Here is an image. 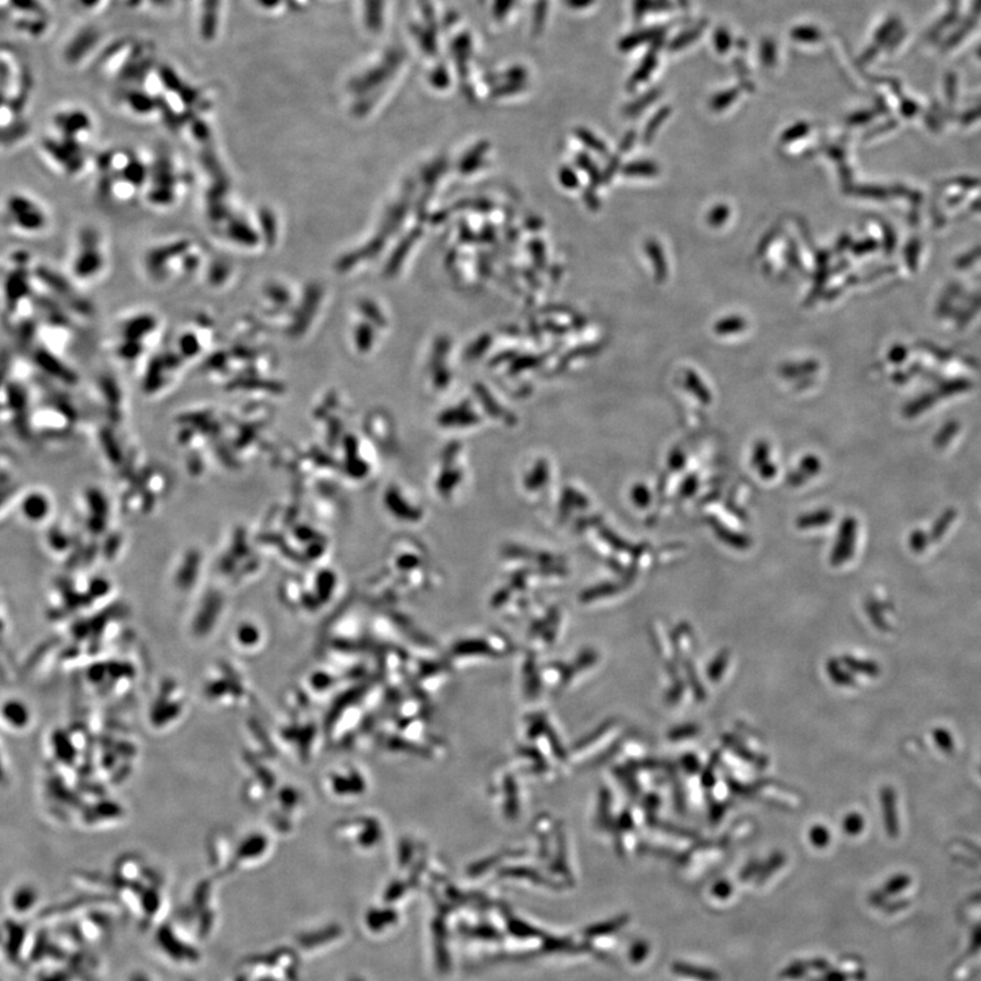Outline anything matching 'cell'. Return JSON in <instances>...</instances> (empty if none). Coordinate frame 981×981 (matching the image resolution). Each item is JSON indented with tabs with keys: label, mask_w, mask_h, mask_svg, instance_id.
Here are the masks:
<instances>
[{
	"label": "cell",
	"mask_w": 981,
	"mask_h": 981,
	"mask_svg": "<svg viewBox=\"0 0 981 981\" xmlns=\"http://www.w3.org/2000/svg\"><path fill=\"white\" fill-rule=\"evenodd\" d=\"M103 239L90 227L80 228L67 258L66 274L75 284H85L100 276L104 267Z\"/></svg>",
	"instance_id": "3"
},
{
	"label": "cell",
	"mask_w": 981,
	"mask_h": 981,
	"mask_svg": "<svg viewBox=\"0 0 981 981\" xmlns=\"http://www.w3.org/2000/svg\"><path fill=\"white\" fill-rule=\"evenodd\" d=\"M474 935L482 936L484 939H498L499 938V933L494 930L492 926H477L474 930L471 931Z\"/></svg>",
	"instance_id": "27"
},
{
	"label": "cell",
	"mask_w": 981,
	"mask_h": 981,
	"mask_svg": "<svg viewBox=\"0 0 981 981\" xmlns=\"http://www.w3.org/2000/svg\"><path fill=\"white\" fill-rule=\"evenodd\" d=\"M666 32L664 28H656V29L643 30V32L635 33V35L629 36L623 41V49H633L635 46H641L646 41L658 40V38H663V33Z\"/></svg>",
	"instance_id": "12"
},
{
	"label": "cell",
	"mask_w": 981,
	"mask_h": 981,
	"mask_svg": "<svg viewBox=\"0 0 981 981\" xmlns=\"http://www.w3.org/2000/svg\"><path fill=\"white\" fill-rule=\"evenodd\" d=\"M651 7L658 12H668L672 9L671 0H654L651 2Z\"/></svg>",
	"instance_id": "31"
},
{
	"label": "cell",
	"mask_w": 981,
	"mask_h": 981,
	"mask_svg": "<svg viewBox=\"0 0 981 981\" xmlns=\"http://www.w3.org/2000/svg\"><path fill=\"white\" fill-rule=\"evenodd\" d=\"M809 131V124L804 123V122H801V123L795 124V126H792L791 127V129L786 130V131L784 132L781 141H783L784 144H785V142L786 144H789V142H792L795 141V139L801 138V137H804V135H806Z\"/></svg>",
	"instance_id": "23"
},
{
	"label": "cell",
	"mask_w": 981,
	"mask_h": 981,
	"mask_svg": "<svg viewBox=\"0 0 981 981\" xmlns=\"http://www.w3.org/2000/svg\"><path fill=\"white\" fill-rule=\"evenodd\" d=\"M559 179L560 183H562L563 186L567 187V189H575V187L580 184V179L575 175L574 171L570 170V168H563V170L560 171Z\"/></svg>",
	"instance_id": "26"
},
{
	"label": "cell",
	"mask_w": 981,
	"mask_h": 981,
	"mask_svg": "<svg viewBox=\"0 0 981 981\" xmlns=\"http://www.w3.org/2000/svg\"><path fill=\"white\" fill-rule=\"evenodd\" d=\"M677 4H679V7H682V9L683 10L689 9L690 0H677Z\"/></svg>",
	"instance_id": "33"
},
{
	"label": "cell",
	"mask_w": 981,
	"mask_h": 981,
	"mask_svg": "<svg viewBox=\"0 0 981 981\" xmlns=\"http://www.w3.org/2000/svg\"><path fill=\"white\" fill-rule=\"evenodd\" d=\"M508 931H510L513 935L518 936V938H528V936H536L537 934H539L534 928H532V926L516 920L508 921Z\"/></svg>",
	"instance_id": "24"
},
{
	"label": "cell",
	"mask_w": 981,
	"mask_h": 981,
	"mask_svg": "<svg viewBox=\"0 0 981 981\" xmlns=\"http://www.w3.org/2000/svg\"><path fill=\"white\" fill-rule=\"evenodd\" d=\"M791 38L801 43H818L822 38V33L814 26H799L792 29Z\"/></svg>",
	"instance_id": "14"
},
{
	"label": "cell",
	"mask_w": 981,
	"mask_h": 981,
	"mask_svg": "<svg viewBox=\"0 0 981 981\" xmlns=\"http://www.w3.org/2000/svg\"><path fill=\"white\" fill-rule=\"evenodd\" d=\"M651 9V0H635L634 12L635 18L641 20L645 17L646 13Z\"/></svg>",
	"instance_id": "29"
},
{
	"label": "cell",
	"mask_w": 981,
	"mask_h": 981,
	"mask_svg": "<svg viewBox=\"0 0 981 981\" xmlns=\"http://www.w3.org/2000/svg\"><path fill=\"white\" fill-rule=\"evenodd\" d=\"M0 723L13 732H25L33 723V712L25 700L17 697L0 703Z\"/></svg>",
	"instance_id": "5"
},
{
	"label": "cell",
	"mask_w": 981,
	"mask_h": 981,
	"mask_svg": "<svg viewBox=\"0 0 981 981\" xmlns=\"http://www.w3.org/2000/svg\"><path fill=\"white\" fill-rule=\"evenodd\" d=\"M15 510L18 511L21 520L28 525L44 526L51 521L54 514V498L44 488H23Z\"/></svg>",
	"instance_id": "4"
},
{
	"label": "cell",
	"mask_w": 981,
	"mask_h": 981,
	"mask_svg": "<svg viewBox=\"0 0 981 981\" xmlns=\"http://www.w3.org/2000/svg\"><path fill=\"white\" fill-rule=\"evenodd\" d=\"M38 155L46 167L64 178H75L87 167L85 145L46 130L36 142Z\"/></svg>",
	"instance_id": "2"
},
{
	"label": "cell",
	"mask_w": 981,
	"mask_h": 981,
	"mask_svg": "<svg viewBox=\"0 0 981 981\" xmlns=\"http://www.w3.org/2000/svg\"><path fill=\"white\" fill-rule=\"evenodd\" d=\"M760 62L765 67H773L777 61V46L770 38H763L759 48Z\"/></svg>",
	"instance_id": "15"
},
{
	"label": "cell",
	"mask_w": 981,
	"mask_h": 981,
	"mask_svg": "<svg viewBox=\"0 0 981 981\" xmlns=\"http://www.w3.org/2000/svg\"><path fill=\"white\" fill-rule=\"evenodd\" d=\"M622 172L625 176H632V178H651V176H658L660 168L651 161H635V163L625 165Z\"/></svg>",
	"instance_id": "9"
},
{
	"label": "cell",
	"mask_w": 981,
	"mask_h": 981,
	"mask_svg": "<svg viewBox=\"0 0 981 981\" xmlns=\"http://www.w3.org/2000/svg\"><path fill=\"white\" fill-rule=\"evenodd\" d=\"M646 251H648L649 258L651 259L654 270H656V279L658 282L664 281L667 279V272H668V267H667V261L664 258L663 250L658 246V241L649 240L646 243Z\"/></svg>",
	"instance_id": "8"
},
{
	"label": "cell",
	"mask_w": 981,
	"mask_h": 981,
	"mask_svg": "<svg viewBox=\"0 0 981 981\" xmlns=\"http://www.w3.org/2000/svg\"><path fill=\"white\" fill-rule=\"evenodd\" d=\"M713 41H715L716 51H717L718 54H725L732 46L731 35H729V32L725 28H718V29L716 30Z\"/></svg>",
	"instance_id": "22"
},
{
	"label": "cell",
	"mask_w": 981,
	"mask_h": 981,
	"mask_svg": "<svg viewBox=\"0 0 981 981\" xmlns=\"http://www.w3.org/2000/svg\"><path fill=\"white\" fill-rule=\"evenodd\" d=\"M661 46H663V38L654 40V46H651L650 51L646 54V58L643 59L642 63H641L640 69L637 70L634 77L632 78V82H630L629 85L630 89H634L638 84H642V82H645V80H648V78L650 77L651 72H653L656 66H658V49L661 48Z\"/></svg>",
	"instance_id": "6"
},
{
	"label": "cell",
	"mask_w": 981,
	"mask_h": 981,
	"mask_svg": "<svg viewBox=\"0 0 981 981\" xmlns=\"http://www.w3.org/2000/svg\"><path fill=\"white\" fill-rule=\"evenodd\" d=\"M583 199H585L586 205H588L591 209L596 210L597 207H599V199H597V197L594 196L593 193H591L589 189L583 194Z\"/></svg>",
	"instance_id": "32"
},
{
	"label": "cell",
	"mask_w": 981,
	"mask_h": 981,
	"mask_svg": "<svg viewBox=\"0 0 981 981\" xmlns=\"http://www.w3.org/2000/svg\"><path fill=\"white\" fill-rule=\"evenodd\" d=\"M706 25H708V23H706V21H702V22L698 23V25L692 26V28H690V29L684 30L683 33H680L677 38H675L674 40L671 41V44H669V49H671V51H680V49L686 48L687 46L694 43L695 40H698V38L702 36V32L703 30H705Z\"/></svg>",
	"instance_id": "10"
},
{
	"label": "cell",
	"mask_w": 981,
	"mask_h": 981,
	"mask_svg": "<svg viewBox=\"0 0 981 981\" xmlns=\"http://www.w3.org/2000/svg\"><path fill=\"white\" fill-rule=\"evenodd\" d=\"M531 254L537 264H542L545 259L544 244L541 241H533L531 244Z\"/></svg>",
	"instance_id": "28"
},
{
	"label": "cell",
	"mask_w": 981,
	"mask_h": 981,
	"mask_svg": "<svg viewBox=\"0 0 981 981\" xmlns=\"http://www.w3.org/2000/svg\"><path fill=\"white\" fill-rule=\"evenodd\" d=\"M577 137L583 142V145L593 150V152L599 153V155H607V147L603 142L600 141L597 137H594L588 130L580 129L577 130Z\"/></svg>",
	"instance_id": "18"
},
{
	"label": "cell",
	"mask_w": 981,
	"mask_h": 981,
	"mask_svg": "<svg viewBox=\"0 0 981 981\" xmlns=\"http://www.w3.org/2000/svg\"><path fill=\"white\" fill-rule=\"evenodd\" d=\"M729 214H731V210L728 209V206L717 205L712 212L708 213V224L710 227H721L728 220Z\"/></svg>",
	"instance_id": "21"
},
{
	"label": "cell",
	"mask_w": 981,
	"mask_h": 981,
	"mask_svg": "<svg viewBox=\"0 0 981 981\" xmlns=\"http://www.w3.org/2000/svg\"><path fill=\"white\" fill-rule=\"evenodd\" d=\"M420 235H422V230H420V228H416V230L412 231L411 233H407V238H405V240L397 247L396 253H394V256L390 258V262H389L388 269H386V272H388L389 276H394V274H396L397 270L401 266L402 259L407 256V253L411 250L412 246L416 243Z\"/></svg>",
	"instance_id": "7"
},
{
	"label": "cell",
	"mask_w": 981,
	"mask_h": 981,
	"mask_svg": "<svg viewBox=\"0 0 981 981\" xmlns=\"http://www.w3.org/2000/svg\"><path fill=\"white\" fill-rule=\"evenodd\" d=\"M488 144H479L468 153V155L462 157L461 163H459V171L462 173H471L476 171L477 168L482 165V158H484L485 152H487Z\"/></svg>",
	"instance_id": "11"
},
{
	"label": "cell",
	"mask_w": 981,
	"mask_h": 981,
	"mask_svg": "<svg viewBox=\"0 0 981 981\" xmlns=\"http://www.w3.org/2000/svg\"><path fill=\"white\" fill-rule=\"evenodd\" d=\"M669 115H671V106H664V108H661L660 111L651 118V121L649 122L648 126H646L645 135H643V141H645L646 145L650 144L654 135L658 132V127L668 119Z\"/></svg>",
	"instance_id": "13"
},
{
	"label": "cell",
	"mask_w": 981,
	"mask_h": 981,
	"mask_svg": "<svg viewBox=\"0 0 981 981\" xmlns=\"http://www.w3.org/2000/svg\"><path fill=\"white\" fill-rule=\"evenodd\" d=\"M634 139L635 132L634 130H633V131H630L629 134L625 135V139H623L622 144H620L619 153L627 152V150L634 145Z\"/></svg>",
	"instance_id": "30"
},
{
	"label": "cell",
	"mask_w": 981,
	"mask_h": 981,
	"mask_svg": "<svg viewBox=\"0 0 981 981\" xmlns=\"http://www.w3.org/2000/svg\"><path fill=\"white\" fill-rule=\"evenodd\" d=\"M49 205L28 189H10L0 197V230L21 240H40L54 228Z\"/></svg>",
	"instance_id": "1"
},
{
	"label": "cell",
	"mask_w": 981,
	"mask_h": 981,
	"mask_svg": "<svg viewBox=\"0 0 981 981\" xmlns=\"http://www.w3.org/2000/svg\"><path fill=\"white\" fill-rule=\"evenodd\" d=\"M445 170V161H440V163H433L431 167H428L427 170L423 171V179H424L425 183H433V181L436 180V178H438V176H440V173H443V171Z\"/></svg>",
	"instance_id": "25"
},
{
	"label": "cell",
	"mask_w": 981,
	"mask_h": 981,
	"mask_svg": "<svg viewBox=\"0 0 981 981\" xmlns=\"http://www.w3.org/2000/svg\"><path fill=\"white\" fill-rule=\"evenodd\" d=\"M746 327V321L743 318H732L723 319V321L716 323L715 331L717 334H732L738 333V331H743Z\"/></svg>",
	"instance_id": "16"
},
{
	"label": "cell",
	"mask_w": 981,
	"mask_h": 981,
	"mask_svg": "<svg viewBox=\"0 0 981 981\" xmlns=\"http://www.w3.org/2000/svg\"><path fill=\"white\" fill-rule=\"evenodd\" d=\"M660 95L661 90H651V92H649L648 95L641 97L640 100L635 101V103L630 104V105L625 108V115H638V113H642L643 109H645L646 106L650 105L651 103H654V101L658 100V98L660 97Z\"/></svg>",
	"instance_id": "17"
},
{
	"label": "cell",
	"mask_w": 981,
	"mask_h": 981,
	"mask_svg": "<svg viewBox=\"0 0 981 981\" xmlns=\"http://www.w3.org/2000/svg\"><path fill=\"white\" fill-rule=\"evenodd\" d=\"M577 163L578 165H580V167L583 168V171H585V172L589 173L588 176H591V181L593 186H599V184L603 181V175L599 172V170H597L593 161H591V158L588 157V155H578Z\"/></svg>",
	"instance_id": "20"
},
{
	"label": "cell",
	"mask_w": 981,
	"mask_h": 981,
	"mask_svg": "<svg viewBox=\"0 0 981 981\" xmlns=\"http://www.w3.org/2000/svg\"><path fill=\"white\" fill-rule=\"evenodd\" d=\"M738 96L739 89H728L725 90V92L718 93V95H716L715 98H713L710 106H712L713 111H716V113L724 111V109L728 108V106L738 98Z\"/></svg>",
	"instance_id": "19"
}]
</instances>
